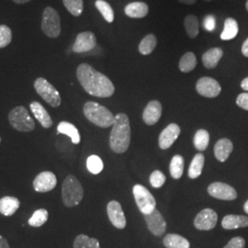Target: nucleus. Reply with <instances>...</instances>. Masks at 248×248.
Returning <instances> with one entry per match:
<instances>
[{"label": "nucleus", "instance_id": "obj_1", "mask_svg": "<svg viewBox=\"0 0 248 248\" xmlns=\"http://www.w3.org/2000/svg\"><path fill=\"white\" fill-rule=\"evenodd\" d=\"M77 77L80 85L89 95L97 98H109L115 88L109 78L102 73L95 70L89 63H81L77 69Z\"/></svg>", "mask_w": 248, "mask_h": 248}, {"label": "nucleus", "instance_id": "obj_2", "mask_svg": "<svg viewBox=\"0 0 248 248\" xmlns=\"http://www.w3.org/2000/svg\"><path fill=\"white\" fill-rule=\"evenodd\" d=\"M131 142V126L129 117L125 113H118L109 135V146L117 154L128 150Z\"/></svg>", "mask_w": 248, "mask_h": 248}, {"label": "nucleus", "instance_id": "obj_3", "mask_svg": "<svg viewBox=\"0 0 248 248\" xmlns=\"http://www.w3.org/2000/svg\"><path fill=\"white\" fill-rule=\"evenodd\" d=\"M84 115L90 123L101 128H108L112 126L115 121V116L108 109L94 101H88L83 108Z\"/></svg>", "mask_w": 248, "mask_h": 248}, {"label": "nucleus", "instance_id": "obj_4", "mask_svg": "<svg viewBox=\"0 0 248 248\" xmlns=\"http://www.w3.org/2000/svg\"><path fill=\"white\" fill-rule=\"evenodd\" d=\"M84 189L78 179L73 175L65 177L62 185V202L65 207L72 208L82 202Z\"/></svg>", "mask_w": 248, "mask_h": 248}, {"label": "nucleus", "instance_id": "obj_5", "mask_svg": "<svg viewBox=\"0 0 248 248\" xmlns=\"http://www.w3.org/2000/svg\"><path fill=\"white\" fill-rule=\"evenodd\" d=\"M9 121L10 125L18 132L29 133L35 128V123L25 107L18 106L12 108L9 112Z\"/></svg>", "mask_w": 248, "mask_h": 248}, {"label": "nucleus", "instance_id": "obj_6", "mask_svg": "<svg viewBox=\"0 0 248 248\" xmlns=\"http://www.w3.org/2000/svg\"><path fill=\"white\" fill-rule=\"evenodd\" d=\"M34 89L50 106L57 108L61 105V97L58 90L44 78H39L34 81Z\"/></svg>", "mask_w": 248, "mask_h": 248}, {"label": "nucleus", "instance_id": "obj_7", "mask_svg": "<svg viewBox=\"0 0 248 248\" xmlns=\"http://www.w3.org/2000/svg\"><path fill=\"white\" fill-rule=\"evenodd\" d=\"M42 30L45 35L49 38H58L61 33V21L59 14L51 7H47L44 10Z\"/></svg>", "mask_w": 248, "mask_h": 248}, {"label": "nucleus", "instance_id": "obj_8", "mask_svg": "<svg viewBox=\"0 0 248 248\" xmlns=\"http://www.w3.org/2000/svg\"><path fill=\"white\" fill-rule=\"evenodd\" d=\"M133 192L137 207L143 215L153 213L155 210V199L145 186L140 184L134 185Z\"/></svg>", "mask_w": 248, "mask_h": 248}, {"label": "nucleus", "instance_id": "obj_9", "mask_svg": "<svg viewBox=\"0 0 248 248\" xmlns=\"http://www.w3.org/2000/svg\"><path fill=\"white\" fill-rule=\"evenodd\" d=\"M197 92L205 98H216L220 95L222 88L220 84L212 78H202L196 85Z\"/></svg>", "mask_w": 248, "mask_h": 248}, {"label": "nucleus", "instance_id": "obj_10", "mask_svg": "<svg viewBox=\"0 0 248 248\" xmlns=\"http://www.w3.org/2000/svg\"><path fill=\"white\" fill-rule=\"evenodd\" d=\"M209 194L218 200L222 201H233L237 198V192L232 186L222 183L214 182L208 187Z\"/></svg>", "mask_w": 248, "mask_h": 248}, {"label": "nucleus", "instance_id": "obj_11", "mask_svg": "<svg viewBox=\"0 0 248 248\" xmlns=\"http://www.w3.org/2000/svg\"><path fill=\"white\" fill-rule=\"evenodd\" d=\"M144 220L147 224L148 230L155 235L162 236L167 231V222L165 221L163 215L156 209L149 214L144 215Z\"/></svg>", "mask_w": 248, "mask_h": 248}, {"label": "nucleus", "instance_id": "obj_12", "mask_svg": "<svg viewBox=\"0 0 248 248\" xmlns=\"http://www.w3.org/2000/svg\"><path fill=\"white\" fill-rule=\"evenodd\" d=\"M218 221V215L212 209H204L196 216L194 226L200 231H210L213 229Z\"/></svg>", "mask_w": 248, "mask_h": 248}, {"label": "nucleus", "instance_id": "obj_13", "mask_svg": "<svg viewBox=\"0 0 248 248\" xmlns=\"http://www.w3.org/2000/svg\"><path fill=\"white\" fill-rule=\"evenodd\" d=\"M57 185V178L53 172L45 171L40 173L33 180V188L37 192L45 193L53 190Z\"/></svg>", "mask_w": 248, "mask_h": 248}, {"label": "nucleus", "instance_id": "obj_14", "mask_svg": "<svg viewBox=\"0 0 248 248\" xmlns=\"http://www.w3.org/2000/svg\"><path fill=\"white\" fill-rule=\"evenodd\" d=\"M97 45L96 36L91 31H84L77 36L73 51L75 53H87L93 50Z\"/></svg>", "mask_w": 248, "mask_h": 248}, {"label": "nucleus", "instance_id": "obj_15", "mask_svg": "<svg viewBox=\"0 0 248 248\" xmlns=\"http://www.w3.org/2000/svg\"><path fill=\"white\" fill-rule=\"evenodd\" d=\"M107 213L109 221L116 228L123 230L126 227V218L120 202L117 201L109 202L107 206Z\"/></svg>", "mask_w": 248, "mask_h": 248}, {"label": "nucleus", "instance_id": "obj_16", "mask_svg": "<svg viewBox=\"0 0 248 248\" xmlns=\"http://www.w3.org/2000/svg\"><path fill=\"white\" fill-rule=\"evenodd\" d=\"M180 134V128L176 124H169L160 133L159 147L163 150L169 149L176 142Z\"/></svg>", "mask_w": 248, "mask_h": 248}, {"label": "nucleus", "instance_id": "obj_17", "mask_svg": "<svg viewBox=\"0 0 248 248\" xmlns=\"http://www.w3.org/2000/svg\"><path fill=\"white\" fill-rule=\"evenodd\" d=\"M162 115V105L157 100H152L145 107L142 120L147 125H155L158 123Z\"/></svg>", "mask_w": 248, "mask_h": 248}, {"label": "nucleus", "instance_id": "obj_18", "mask_svg": "<svg viewBox=\"0 0 248 248\" xmlns=\"http://www.w3.org/2000/svg\"><path fill=\"white\" fill-rule=\"evenodd\" d=\"M31 110L32 111L33 115L36 120L41 124L44 128H51L53 126V121L48 111L45 109V107L43 106L40 102L33 101L30 105Z\"/></svg>", "mask_w": 248, "mask_h": 248}, {"label": "nucleus", "instance_id": "obj_19", "mask_svg": "<svg viewBox=\"0 0 248 248\" xmlns=\"http://www.w3.org/2000/svg\"><path fill=\"white\" fill-rule=\"evenodd\" d=\"M222 226L225 230H233L248 226V217L244 215H226L222 221Z\"/></svg>", "mask_w": 248, "mask_h": 248}, {"label": "nucleus", "instance_id": "obj_20", "mask_svg": "<svg viewBox=\"0 0 248 248\" xmlns=\"http://www.w3.org/2000/svg\"><path fill=\"white\" fill-rule=\"evenodd\" d=\"M233 145L229 139L223 138L216 142L214 146V155L220 162H225L232 152Z\"/></svg>", "mask_w": 248, "mask_h": 248}, {"label": "nucleus", "instance_id": "obj_21", "mask_svg": "<svg viewBox=\"0 0 248 248\" xmlns=\"http://www.w3.org/2000/svg\"><path fill=\"white\" fill-rule=\"evenodd\" d=\"M222 55H223V51L219 47H215L208 50L202 55V62L204 66L208 69L215 68L218 65L220 60L222 59Z\"/></svg>", "mask_w": 248, "mask_h": 248}, {"label": "nucleus", "instance_id": "obj_22", "mask_svg": "<svg viewBox=\"0 0 248 248\" xmlns=\"http://www.w3.org/2000/svg\"><path fill=\"white\" fill-rule=\"evenodd\" d=\"M124 12L130 18H144L149 12V8L143 2H133L125 7Z\"/></svg>", "mask_w": 248, "mask_h": 248}, {"label": "nucleus", "instance_id": "obj_23", "mask_svg": "<svg viewBox=\"0 0 248 248\" xmlns=\"http://www.w3.org/2000/svg\"><path fill=\"white\" fill-rule=\"evenodd\" d=\"M20 202L17 198L6 196L0 199V213L4 216H11L18 211Z\"/></svg>", "mask_w": 248, "mask_h": 248}, {"label": "nucleus", "instance_id": "obj_24", "mask_svg": "<svg viewBox=\"0 0 248 248\" xmlns=\"http://www.w3.org/2000/svg\"><path fill=\"white\" fill-rule=\"evenodd\" d=\"M164 246L167 248H189L190 244L187 240L177 233H169L164 238Z\"/></svg>", "mask_w": 248, "mask_h": 248}, {"label": "nucleus", "instance_id": "obj_25", "mask_svg": "<svg viewBox=\"0 0 248 248\" xmlns=\"http://www.w3.org/2000/svg\"><path fill=\"white\" fill-rule=\"evenodd\" d=\"M57 132L65 134L71 138L72 142L78 144L80 142V134L78 128L68 122H61L57 126Z\"/></svg>", "mask_w": 248, "mask_h": 248}, {"label": "nucleus", "instance_id": "obj_26", "mask_svg": "<svg viewBox=\"0 0 248 248\" xmlns=\"http://www.w3.org/2000/svg\"><path fill=\"white\" fill-rule=\"evenodd\" d=\"M238 23L232 18H228L224 21V29L221 33L222 41H229L234 39L238 34Z\"/></svg>", "mask_w": 248, "mask_h": 248}, {"label": "nucleus", "instance_id": "obj_27", "mask_svg": "<svg viewBox=\"0 0 248 248\" xmlns=\"http://www.w3.org/2000/svg\"><path fill=\"white\" fill-rule=\"evenodd\" d=\"M205 157L202 154H197L190 163L189 169H188V177L192 179H195L197 177L202 175V169H203Z\"/></svg>", "mask_w": 248, "mask_h": 248}, {"label": "nucleus", "instance_id": "obj_28", "mask_svg": "<svg viewBox=\"0 0 248 248\" xmlns=\"http://www.w3.org/2000/svg\"><path fill=\"white\" fill-rule=\"evenodd\" d=\"M170 175L175 179H179L183 175L184 170V158L182 155H174L170 162Z\"/></svg>", "mask_w": 248, "mask_h": 248}, {"label": "nucleus", "instance_id": "obj_29", "mask_svg": "<svg viewBox=\"0 0 248 248\" xmlns=\"http://www.w3.org/2000/svg\"><path fill=\"white\" fill-rule=\"evenodd\" d=\"M197 65V58L196 55L191 52L186 53L180 59L179 61V70L183 73H189L194 70Z\"/></svg>", "mask_w": 248, "mask_h": 248}, {"label": "nucleus", "instance_id": "obj_30", "mask_svg": "<svg viewBox=\"0 0 248 248\" xmlns=\"http://www.w3.org/2000/svg\"><path fill=\"white\" fill-rule=\"evenodd\" d=\"M74 248H100L98 239L91 238L86 234H79L74 241Z\"/></svg>", "mask_w": 248, "mask_h": 248}, {"label": "nucleus", "instance_id": "obj_31", "mask_svg": "<svg viewBox=\"0 0 248 248\" xmlns=\"http://www.w3.org/2000/svg\"><path fill=\"white\" fill-rule=\"evenodd\" d=\"M156 44V37L154 34H148L145 36L139 44V52L143 55H148L153 53V51L155 49Z\"/></svg>", "mask_w": 248, "mask_h": 248}, {"label": "nucleus", "instance_id": "obj_32", "mask_svg": "<svg viewBox=\"0 0 248 248\" xmlns=\"http://www.w3.org/2000/svg\"><path fill=\"white\" fill-rule=\"evenodd\" d=\"M209 142H210V134L206 130L201 129L197 131V133L194 135V140H193V143L197 150H206V148L209 145Z\"/></svg>", "mask_w": 248, "mask_h": 248}, {"label": "nucleus", "instance_id": "obj_33", "mask_svg": "<svg viewBox=\"0 0 248 248\" xmlns=\"http://www.w3.org/2000/svg\"><path fill=\"white\" fill-rule=\"evenodd\" d=\"M184 25H185L186 33L189 38L194 39L198 36L200 29H199V20L195 15H187L184 20Z\"/></svg>", "mask_w": 248, "mask_h": 248}, {"label": "nucleus", "instance_id": "obj_34", "mask_svg": "<svg viewBox=\"0 0 248 248\" xmlns=\"http://www.w3.org/2000/svg\"><path fill=\"white\" fill-rule=\"evenodd\" d=\"M96 8L101 13L103 18H105L107 22L111 23L114 20V11L111 8V6L104 0H97L95 2Z\"/></svg>", "mask_w": 248, "mask_h": 248}, {"label": "nucleus", "instance_id": "obj_35", "mask_svg": "<svg viewBox=\"0 0 248 248\" xmlns=\"http://www.w3.org/2000/svg\"><path fill=\"white\" fill-rule=\"evenodd\" d=\"M48 217H49V213L47 212V210L39 209L35 211L32 214V216L29 219L28 223L32 227H41L47 222Z\"/></svg>", "mask_w": 248, "mask_h": 248}, {"label": "nucleus", "instance_id": "obj_36", "mask_svg": "<svg viewBox=\"0 0 248 248\" xmlns=\"http://www.w3.org/2000/svg\"><path fill=\"white\" fill-rule=\"evenodd\" d=\"M62 3L73 16L78 17L84 10L83 0H62Z\"/></svg>", "mask_w": 248, "mask_h": 248}, {"label": "nucleus", "instance_id": "obj_37", "mask_svg": "<svg viewBox=\"0 0 248 248\" xmlns=\"http://www.w3.org/2000/svg\"><path fill=\"white\" fill-rule=\"evenodd\" d=\"M87 168L90 173L97 175L103 170L104 165L99 156L93 155H90L87 160Z\"/></svg>", "mask_w": 248, "mask_h": 248}, {"label": "nucleus", "instance_id": "obj_38", "mask_svg": "<svg viewBox=\"0 0 248 248\" xmlns=\"http://www.w3.org/2000/svg\"><path fill=\"white\" fill-rule=\"evenodd\" d=\"M12 41V31L7 25H0V49L7 47Z\"/></svg>", "mask_w": 248, "mask_h": 248}, {"label": "nucleus", "instance_id": "obj_39", "mask_svg": "<svg viewBox=\"0 0 248 248\" xmlns=\"http://www.w3.org/2000/svg\"><path fill=\"white\" fill-rule=\"evenodd\" d=\"M149 180H150L151 185L153 187L159 188L165 184L166 176L160 170H155L151 174Z\"/></svg>", "mask_w": 248, "mask_h": 248}, {"label": "nucleus", "instance_id": "obj_40", "mask_svg": "<svg viewBox=\"0 0 248 248\" xmlns=\"http://www.w3.org/2000/svg\"><path fill=\"white\" fill-rule=\"evenodd\" d=\"M246 248V241L243 237L236 236L231 239L228 244L223 248Z\"/></svg>", "mask_w": 248, "mask_h": 248}, {"label": "nucleus", "instance_id": "obj_41", "mask_svg": "<svg viewBox=\"0 0 248 248\" xmlns=\"http://www.w3.org/2000/svg\"><path fill=\"white\" fill-rule=\"evenodd\" d=\"M204 29L208 31H213L216 26V21L215 18L213 15H208L204 18L203 20Z\"/></svg>", "mask_w": 248, "mask_h": 248}, {"label": "nucleus", "instance_id": "obj_42", "mask_svg": "<svg viewBox=\"0 0 248 248\" xmlns=\"http://www.w3.org/2000/svg\"><path fill=\"white\" fill-rule=\"evenodd\" d=\"M236 104L243 109L248 110V93H242L236 98Z\"/></svg>", "mask_w": 248, "mask_h": 248}, {"label": "nucleus", "instance_id": "obj_43", "mask_svg": "<svg viewBox=\"0 0 248 248\" xmlns=\"http://www.w3.org/2000/svg\"><path fill=\"white\" fill-rule=\"evenodd\" d=\"M242 53L244 54V56L248 57V38L242 45Z\"/></svg>", "mask_w": 248, "mask_h": 248}, {"label": "nucleus", "instance_id": "obj_44", "mask_svg": "<svg viewBox=\"0 0 248 248\" xmlns=\"http://www.w3.org/2000/svg\"><path fill=\"white\" fill-rule=\"evenodd\" d=\"M0 248H10L7 239H5L3 236L0 235Z\"/></svg>", "mask_w": 248, "mask_h": 248}, {"label": "nucleus", "instance_id": "obj_45", "mask_svg": "<svg viewBox=\"0 0 248 248\" xmlns=\"http://www.w3.org/2000/svg\"><path fill=\"white\" fill-rule=\"evenodd\" d=\"M241 88L244 89V90H246V91H248V78H245V79L242 81Z\"/></svg>", "mask_w": 248, "mask_h": 248}, {"label": "nucleus", "instance_id": "obj_46", "mask_svg": "<svg viewBox=\"0 0 248 248\" xmlns=\"http://www.w3.org/2000/svg\"><path fill=\"white\" fill-rule=\"evenodd\" d=\"M178 1L183 4H186V5H193V4H195L197 0H178Z\"/></svg>", "mask_w": 248, "mask_h": 248}, {"label": "nucleus", "instance_id": "obj_47", "mask_svg": "<svg viewBox=\"0 0 248 248\" xmlns=\"http://www.w3.org/2000/svg\"><path fill=\"white\" fill-rule=\"evenodd\" d=\"M12 1L17 3V4H25V3H28V2H30L31 0H12Z\"/></svg>", "mask_w": 248, "mask_h": 248}, {"label": "nucleus", "instance_id": "obj_48", "mask_svg": "<svg viewBox=\"0 0 248 248\" xmlns=\"http://www.w3.org/2000/svg\"><path fill=\"white\" fill-rule=\"evenodd\" d=\"M244 210H245V212L248 214V200L246 202L245 205H244Z\"/></svg>", "mask_w": 248, "mask_h": 248}, {"label": "nucleus", "instance_id": "obj_49", "mask_svg": "<svg viewBox=\"0 0 248 248\" xmlns=\"http://www.w3.org/2000/svg\"><path fill=\"white\" fill-rule=\"evenodd\" d=\"M247 9H248V2H247Z\"/></svg>", "mask_w": 248, "mask_h": 248}, {"label": "nucleus", "instance_id": "obj_50", "mask_svg": "<svg viewBox=\"0 0 248 248\" xmlns=\"http://www.w3.org/2000/svg\"><path fill=\"white\" fill-rule=\"evenodd\" d=\"M204 1H207V2H210V1H212V0H204Z\"/></svg>", "mask_w": 248, "mask_h": 248}, {"label": "nucleus", "instance_id": "obj_51", "mask_svg": "<svg viewBox=\"0 0 248 248\" xmlns=\"http://www.w3.org/2000/svg\"><path fill=\"white\" fill-rule=\"evenodd\" d=\"M0 143H1V137H0Z\"/></svg>", "mask_w": 248, "mask_h": 248}]
</instances>
